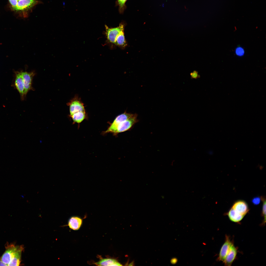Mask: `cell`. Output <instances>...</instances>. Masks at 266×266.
<instances>
[{
	"mask_svg": "<svg viewBox=\"0 0 266 266\" xmlns=\"http://www.w3.org/2000/svg\"><path fill=\"white\" fill-rule=\"evenodd\" d=\"M134 114L125 112L119 115L115 118L107 130L105 132L106 133H112L114 134L117 125L121 122L124 121L132 116Z\"/></svg>",
	"mask_w": 266,
	"mask_h": 266,
	"instance_id": "obj_4",
	"label": "cell"
},
{
	"mask_svg": "<svg viewBox=\"0 0 266 266\" xmlns=\"http://www.w3.org/2000/svg\"><path fill=\"white\" fill-rule=\"evenodd\" d=\"M105 28L107 41L109 43L115 45L116 37L122 31L124 30V25L120 23L118 26L113 28H110L105 25Z\"/></svg>",
	"mask_w": 266,
	"mask_h": 266,
	"instance_id": "obj_1",
	"label": "cell"
},
{
	"mask_svg": "<svg viewBox=\"0 0 266 266\" xmlns=\"http://www.w3.org/2000/svg\"><path fill=\"white\" fill-rule=\"evenodd\" d=\"M37 1L35 0H21L17 4L15 10L23 11L31 8L36 4Z\"/></svg>",
	"mask_w": 266,
	"mask_h": 266,
	"instance_id": "obj_10",
	"label": "cell"
},
{
	"mask_svg": "<svg viewBox=\"0 0 266 266\" xmlns=\"http://www.w3.org/2000/svg\"><path fill=\"white\" fill-rule=\"evenodd\" d=\"M261 199L263 201V205L262 207V215L264 217V220L262 223L263 224H265L266 222V200L265 198L262 197Z\"/></svg>",
	"mask_w": 266,
	"mask_h": 266,
	"instance_id": "obj_19",
	"label": "cell"
},
{
	"mask_svg": "<svg viewBox=\"0 0 266 266\" xmlns=\"http://www.w3.org/2000/svg\"><path fill=\"white\" fill-rule=\"evenodd\" d=\"M124 30L122 31L116 37L115 44L116 46L122 48L126 47L127 45L124 35Z\"/></svg>",
	"mask_w": 266,
	"mask_h": 266,
	"instance_id": "obj_16",
	"label": "cell"
},
{
	"mask_svg": "<svg viewBox=\"0 0 266 266\" xmlns=\"http://www.w3.org/2000/svg\"><path fill=\"white\" fill-rule=\"evenodd\" d=\"M261 199L259 197H256L253 198L252 200V203L254 205H258L260 202Z\"/></svg>",
	"mask_w": 266,
	"mask_h": 266,
	"instance_id": "obj_23",
	"label": "cell"
},
{
	"mask_svg": "<svg viewBox=\"0 0 266 266\" xmlns=\"http://www.w3.org/2000/svg\"><path fill=\"white\" fill-rule=\"evenodd\" d=\"M21 0H9L13 9L15 10L18 3Z\"/></svg>",
	"mask_w": 266,
	"mask_h": 266,
	"instance_id": "obj_21",
	"label": "cell"
},
{
	"mask_svg": "<svg viewBox=\"0 0 266 266\" xmlns=\"http://www.w3.org/2000/svg\"><path fill=\"white\" fill-rule=\"evenodd\" d=\"M16 78L15 84L16 87L20 93L21 98L23 99L24 95V86L23 78L21 72L16 73Z\"/></svg>",
	"mask_w": 266,
	"mask_h": 266,
	"instance_id": "obj_9",
	"label": "cell"
},
{
	"mask_svg": "<svg viewBox=\"0 0 266 266\" xmlns=\"http://www.w3.org/2000/svg\"><path fill=\"white\" fill-rule=\"evenodd\" d=\"M73 121L80 123L82 122L85 117V111H81L74 113L70 115Z\"/></svg>",
	"mask_w": 266,
	"mask_h": 266,
	"instance_id": "obj_17",
	"label": "cell"
},
{
	"mask_svg": "<svg viewBox=\"0 0 266 266\" xmlns=\"http://www.w3.org/2000/svg\"><path fill=\"white\" fill-rule=\"evenodd\" d=\"M0 266H8L7 265L0 260Z\"/></svg>",
	"mask_w": 266,
	"mask_h": 266,
	"instance_id": "obj_25",
	"label": "cell"
},
{
	"mask_svg": "<svg viewBox=\"0 0 266 266\" xmlns=\"http://www.w3.org/2000/svg\"><path fill=\"white\" fill-rule=\"evenodd\" d=\"M70 115L79 112L85 111L83 103L77 99H74L68 104Z\"/></svg>",
	"mask_w": 266,
	"mask_h": 266,
	"instance_id": "obj_7",
	"label": "cell"
},
{
	"mask_svg": "<svg viewBox=\"0 0 266 266\" xmlns=\"http://www.w3.org/2000/svg\"><path fill=\"white\" fill-rule=\"evenodd\" d=\"M232 208L237 213L244 216L249 211L247 203L243 200H238L233 204Z\"/></svg>",
	"mask_w": 266,
	"mask_h": 266,
	"instance_id": "obj_8",
	"label": "cell"
},
{
	"mask_svg": "<svg viewBox=\"0 0 266 266\" xmlns=\"http://www.w3.org/2000/svg\"><path fill=\"white\" fill-rule=\"evenodd\" d=\"M136 114H134L127 120L119 124L117 126L115 134L130 130L138 121Z\"/></svg>",
	"mask_w": 266,
	"mask_h": 266,
	"instance_id": "obj_2",
	"label": "cell"
},
{
	"mask_svg": "<svg viewBox=\"0 0 266 266\" xmlns=\"http://www.w3.org/2000/svg\"><path fill=\"white\" fill-rule=\"evenodd\" d=\"M237 254V249L233 243L232 245L230 250L223 262L225 266H230L236 258Z\"/></svg>",
	"mask_w": 266,
	"mask_h": 266,
	"instance_id": "obj_11",
	"label": "cell"
},
{
	"mask_svg": "<svg viewBox=\"0 0 266 266\" xmlns=\"http://www.w3.org/2000/svg\"><path fill=\"white\" fill-rule=\"evenodd\" d=\"M177 261V259L175 258H174L172 259L171 260V262L172 264H176Z\"/></svg>",
	"mask_w": 266,
	"mask_h": 266,
	"instance_id": "obj_24",
	"label": "cell"
},
{
	"mask_svg": "<svg viewBox=\"0 0 266 266\" xmlns=\"http://www.w3.org/2000/svg\"><path fill=\"white\" fill-rule=\"evenodd\" d=\"M82 219L80 217L73 216L69 219L68 225L70 229L73 230H78L82 225Z\"/></svg>",
	"mask_w": 266,
	"mask_h": 266,
	"instance_id": "obj_12",
	"label": "cell"
},
{
	"mask_svg": "<svg viewBox=\"0 0 266 266\" xmlns=\"http://www.w3.org/2000/svg\"><path fill=\"white\" fill-rule=\"evenodd\" d=\"M233 244V242L231 241L229 237L226 235L225 242L221 248L217 260L223 262L224 260Z\"/></svg>",
	"mask_w": 266,
	"mask_h": 266,
	"instance_id": "obj_5",
	"label": "cell"
},
{
	"mask_svg": "<svg viewBox=\"0 0 266 266\" xmlns=\"http://www.w3.org/2000/svg\"><path fill=\"white\" fill-rule=\"evenodd\" d=\"M95 264L98 266H122L116 260L111 258H101Z\"/></svg>",
	"mask_w": 266,
	"mask_h": 266,
	"instance_id": "obj_13",
	"label": "cell"
},
{
	"mask_svg": "<svg viewBox=\"0 0 266 266\" xmlns=\"http://www.w3.org/2000/svg\"><path fill=\"white\" fill-rule=\"evenodd\" d=\"M20 246H15L12 244L7 245L5 247L6 250L1 257L0 260L8 266Z\"/></svg>",
	"mask_w": 266,
	"mask_h": 266,
	"instance_id": "obj_3",
	"label": "cell"
},
{
	"mask_svg": "<svg viewBox=\"0 0 266 266\" xmlns=\"http://www.w3.org/2000/svg\"><path fill=\"white\" fill-rule=\"evenodd\" d=\"M191 79H197L200 77V75L199 74L198 72L196 70H194L190 74Z\"/></svg>",
	"mask_w": 266,
	"mask_h": 266,
	"instance_id": "obj_22",
	"label": "cell"
},
{
	"mask_svg": "<svg viewBox=\"0 0 266 266\" xmlns=\"http://www.w3.org/2000/svg\"><path fill=\"white\" fill-rule=\"evenodd\" d=\"M235 52L237 55L241 56L244 54V50L242 48L238 47L236 48Z\"/></svg>",
	"mask_w": 266,
	"mask_h": 266,
	"instance_id": "obj_20",
	"label": "cell"
},
{
	"mask_svg": "<svg viewBox=\"0 0 266 266\" xmlns=\"http://www.w3.org/2000/svg\"><path fill=\"white\" fill-rule=\"evenodd\" d=\"M127 0H117L118 5L119 6V12L122 13L124 11L126 7L125 3Z\"/></svg>",
	"mask_w": 266,
	"mask_h": 266,
	"instance_id": "obj_18",
	"label": "cell"
},
{
	"mask_svg": "<svg viewBox=\"0 0 266 266\" xmlns=\"http://www.w3.org/2000/svg\"><path fill=\"white\" fill-rule=\"evenodd\" d=\"M23 249V246H20L19 249L11 260L8 266H19L21 261V253Z\"/></svg>",
	"mask_w": 266,
	"mask_h": 266,
	"instance_id": "obj_14",
	"label": "cell"
},
{
	"mask_svg": "<svg viewBox=\"0 0 266 266\" xmlns=\"http://www.w3.org/2000/svg\"><path fill=\"white\" fill-rule=\"evenodd\" d=\"M21 72L24 82L25 96L28 92L32 89V82L35 73L33 72H28L21 71Z\"/></svg>",
	"mask_w": 266,
	"mask_h": 266,
	"instance_id": "obj_6",
	"label": "cell"
},
{
	"mask_svg": "<svg viewBox=\"0 0 266 266\" xmlns=\"http://www.w3.org/2000/svg\"><path fill=\"white\" fill-rule=\"evenodd\" d=\"M227 215L231 221L235 223L240 222L244 217L243 216L236 213L232 208L228 213Z\"/></svg>",
	"mask_w": 266,
	"mask_h": 266,
	"instance_id": "obj_15",
	"label": "cell"
}]
</instances>
